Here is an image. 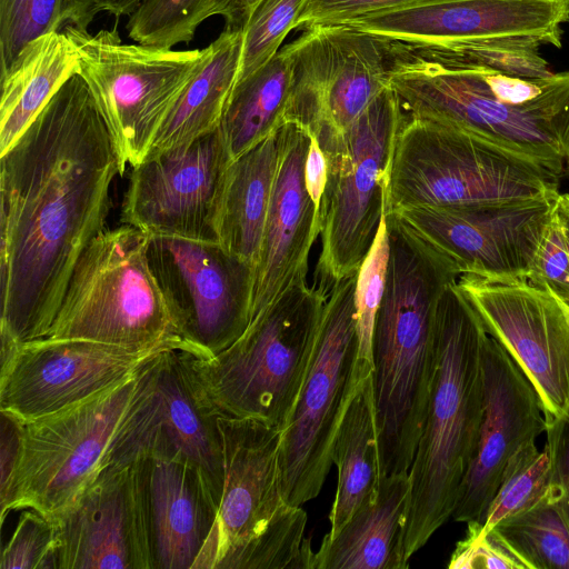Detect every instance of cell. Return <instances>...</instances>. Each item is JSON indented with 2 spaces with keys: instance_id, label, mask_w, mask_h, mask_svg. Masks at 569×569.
<instances>
[{
  "instance_id": "cell-19",
  "label": "cell",
  "mask_w": 569,
  "mask_h": 569,
  "mask_svg": "<svg viewBox=\"0 0 569 569\" xmlns=\"http://www.w3.org/2000/svg\"><path fill=\"white\" fill-rule=\"evenodd\" d=\"M231 162L219 129L132 167L121 221L148 234L218 242L216 216Z\"/></svg>"
},
{
  "instance_id": "cell-46",
  "label": "cell",
  "mask_w": 569,
  "mask_h": 569,
  "mask_svg": "<svg viewBox=\"0 0 569 569\" xmlns=\"http://www.w3.org/2000/svg\"><path fill=\"white\" fill-rule=\"evenodd\" d=\"M143 0H98L100 11L116 17L130 16Z\"/></svg>"
},
{
  "instance_id": "cell-25",
  "label": "cell",
  "mask_w": 569,
  "mask_h": 569,
  "mask_svg": "<svg viewBox=\"0 0 569 569\" xmlns=\"http://www.w3.org/2000/svg\"><path fill=\"white\" fill-rule=\"evenodd\" d=\"M409 472L381 475L372 497L333 537H323L312 569H405L402 528L410 498Z\"/></svg>"
},
{
  "instance_id": "cell-39",
  "label": "cell",
  "mask_w": 569,
  "mask_h": 569,
  "mask_svg": "<svg viewBox=\"0 0 569 569\" xmlns=\"http://www.w3.org/2000/svg\"><path fill=\"white\" fill-rule=\"evenodd\" d=\"M1 569H56V530L50 518L22 509L11 538L2 549Z\"/></svg>"
},
{
  "instance_id": "cell-2",
  "label": "cell",
  "mask_w": 569,
  "mask_h": 569,
  "mask_svg": "<svg viewBox=\"0 0 569 569\" xmlns=\"http://www.w3.org/2000/svg\"><path fill=\"white\" fill-rule=\"evenodd\" d=\"M389 87L405 117L460 130L562 176L569 158V71L520 78L452 50L388 39Z\"/></svg>"
},
{
  "instance_id": "cell-31",
  "label": "cell",
  "mask_w": 569,
  "mask_h": 569,
  "mask_svg": "<svg viewBox=\"0 0 569 569\" xmlns=\"http://www.w3.org/2000/svg\"><path fill=\"white\" fill-rule=\"evenodd\" d=\"M98 0H0V73L32 41L73 28L88 30Z\"/></svg>"
},
{
  "instance_id": "cell-12",
  "label": "cell",
  "mask_w": 569,
  "mask_h": 569,
  "mask_svg": "<svg viewBox=\"0 0 569 569\" xmlns=\"http://www.w3.org/2000/svg\"><path fill=\"white\" fill-rule=\"evenodd\" d=\"M139 371L76 406L23 422L17 469L7 493L0 498L1 523L9 512L27 508L51 519L81 495L107 466Z\"/></svg>"
},
{
  "instance_id": "cell-44",
  "label": "cell",
  "mask_w": 569,
  "mask_h": 569,
  "mask_svg": "<svg viewBox=\"0 0 569 569\" xmlns=\"http://www.w3.org/2000/svg\"><path fill=\"white\" fill-rule=\"evenodd\" d=\"M308 136L310 141L305 162V184L315 206L320 210L328 179V162L316 136Z\"/></svg>"
},
{
  "instance_id": "cell-17",
  "label": "cell",
  "mask_w": 569,
  "mask_h": 569,
  "mask_svg": "<svg viewBox=\"0 0 569 569\" xmlns=\"http://www.w3.org/2000/svg\"><path fill=\"white\" fill-rule=\"evenodd\" d=\"M559 193L499 203L412 207L391 213L449 257L461 274L526 280Z\"/></svg>"
},
{
  "instance_id": "cell-5",
  "label": "cell",
  "mask_w": 569,
  "mask_h": 569,
  "mask_svg": "<svg viewBox=\"0 0 569 569\" xmlns=\"http://www.w3.org/2000/svg\"><path fill=\"white\" fill-rule=\"evenodd\" d=\"M222 488L212 569H312L307 513L282 493L281 430L218 415Z\"/></svg>"
},
{
  "instance_id": "cell-40",
  "label": "cell",
  "mask_w": 569,
  "mask_h": 569,
  "mask_svg": "<svg viewBox=\"0 0 569 569\" xmlns=\"http://www.w3.org/2000/svg\"><path fill=\"white\" fill-rule=\"evenodd\" d=\"M448 568L526 569L495 530L483 532L471 525H468L466 537L457 543Z\"/></svg>"
},
{
  "instance_id": "cell-6",
  "label": "cell",
  "mask_w": 569,
  "mask_h": 569,
  "mask_svg": "<svg viewBox=\"0 0 569 569\" xmlns=\"http://www.w3.org/2000/svg\"><path fill=\"white\" fill-rule=\"evenodd\" d=\"M328 291L295 286L250 319L243 333L192 367L216 415L284 429L303 382Z\"/></svg>"
},
{
  "instance_id": "cell-36",
  "label": "cell",
  "mask_w": 569,
  "mask_h": 569,
  "mask_svg": "<svg viewBox=\"0 0 569 569\" xmlns=\"http://www.w3.org/2000/svg\"><path fill=\"white\" fill-rule=\"evenodd\" d=\"M308 0H263L243 30L238 81L268 63L279 51ZM236 82V83H237Z\"/></svg>"
},
{
  "instance_id": "cell-9",
  "label": "cell",
  "mask_w": 569,
  "mask_h": 569,
  "mask_svg": "<svg viewBox=\"0 0 569 569\" xmlns=\"http://www.w3.org/2000/svg\"><path fill=\"white\" fill-rule=\"evenodd\" d=\"M403 120L393 90L385 89L341 136L319 141L328 162L320 207L318 287L329 291L358 272L386 216L396 138Z\"/></svg>"
},
{
  "instance_id": "cell-22",
  "label": "cell",
  "mask_w": 569,
  "mask_h": 569,
  "mask_svg": "<svg viewBox=\"0 0 569 569\" xmlns=\"http://www.w3.org/2000/svg\"><path fill=\"white\" fill-rule=\"evenodd\" d=\"M540 399L511 356L490 335L483 350V412L473 458L451 518L480 523L511 458L546 431Z\"/></svg>"
},
{
  "instance_id": "cell-47",
  "label": "cell",
  "mask_w": 569,
  "mask_h": 569,
  "mask_svg": "<svg viewBox=\"0 0 569 569\" xmlns=\"http://www.w3.org/2000/svg\"><path fill=\"white\" fill-rule=\"evenodd\" d=\"M566 169H568V170H569V158H568V161H567Z\"/></svg>"
},
{
  "instance_id": "cell-4",
  "label": "cell",
  "mask_w": 569,
  "mask_h": 569,
  "mask_svg": "<svg viewBox=\"0 0 569 569\" xmlns=\"http://www.w3.org/2000/svg\"><path fill=\"white\" fill-rule=\"evenodd\" d=\"M488 336L457 282L448 286L438 303L431 393L409 470L411 490L402 528L406 563L453 513L482 419Z\"/></svg>"
},
{
  "instance_id": "cell-13",
  "label": "cell",
  "mask_w": 569,
  "mask_h": 569,
  "mask_svg": "<svg viewBox=\"0 0 569 569\" xmlns=\"http://www.w3.org/2000/svg\"><path fill=\"white\" fill-rule=\"evenodd\" d=\"M217 416L193 371L192 353L164 348L139 371L107 465L147 455L180 458L202 472L219 503L223 471Z\"/></svg>"
},
{
  "instance_id": "cell-23",
  "label": "cell",
  "mask_w": 569,
  "mask_h": 569,
  "mask_svg": "<svg viewBox=\"0 0 569 569\" xmlns=\"http://www.w3.org/2000/svg\"><path fill=\"white\" fill-rule=\"evenodd\" d=\"M309 141L307 131L295 123L279 128V160L254 268L250 319L307 282L310 250L320 234V210L305 184Z\"/></svg>"
},
{
  "instance_id": "cell-42",
  "label": "cell",
  "mask_w": 569,
  "mask_h": 569,
  "mask_svg": "<svg viewBox=\"0 0 569 569\" xmlns=\"http://www.w3.org/2000/svg\"><path fill=\"white\" fill-rule=\"evenodd\" d=\"M547 442L551 463V499L569 523V409L547 423Z\"/></svg>"
},
{
  "instance_id": "cell-10",
  "label": "cell",
  "mask_w": 569,
  "mask_h": 569,
  "mask_svg": "<svg viewBox=\"0 0 569 569\" xmlns=\"http://www.w3.org/2000/svg\"><path fill=\"white\" fill-rule=\"evenodd\" d=\"M357 274L328 291L312 356L284 429L281 431L282 493L295 507L315 499L332 465L337 431L358 383Z\"/></svg>"
},
{
  "instance_id": "cell-7",
  "label": "cell",
  "mask_w": 569,
  "mask_h": 569,
  "mask_svg": "<svg viewBox=\"0 0 569 569\" xmlns=\"http://www.w3.org/2000/svg\"><path fill=\"white\" fill-rule=\"evenodd\" d=\"M561 177L467 132L403 116L386 214L412 207L528 200L559 193Z\"/></svg>"
},
{
  "instance_id": "cell-32",
  "label": "cell",
  "mask_w": 569,
  "mask_h": 569,
  "mask_svg": "<svg viewBox=\"0 0 569 569\" xmlns=\"http://www.w3.org/2000/svg\"><path fill=\"white\" fill-rule=\"evenodd\" d=\"M492 530L526 569H569V523L551 496Z\"/></svg>"
},
{
  "instance_id": "cell-16",
  "label": "cell",
  "mask_w": 569,
  "mask_h": 569,
  "mask_svg": "<svg viewBox=\"0 0 569 569\" xmlns=\"http://www.w3.org/2000/svg\"><path fill=\"white\" fill-rule=\"evenodd\" d=\"M459 289L535 388L546 422L569 409V307L527 280L461 274Z\"/></svg>"
},
{
  "instance_id": "cell-37",
  "label": "cell",
  "mask_w": 569,
  "mask_h": 569,
  "mask_svg": "<svg viewBox=\"0 0 569 569\" xmlns=\"http://www.w3.org/2000/svg\"><path fill=\"white\" fill-rule=\"evenodd\" d=\"M569 307V194L559 193L526 279Z\"/></svg>"
},
{
  "instance_id": "cell-34",
  "label": "cell",
  "mask_w": 569,
  "mask_h": 569,
  "mask_svg": "<svg viewBox=\"0 0 569 569\" xmlns=\"http://www.w3.org/2000/svg\"><path fill=\"white\" fill-rule=\"evenodd\" d=\"M211 3L212 0H143L129 16V38L164 48L188 43L211 17Z\"/></svg>"
},
{
  "instance_id": "cell-21",
  "label": "cell",
  "mask_w": 569,
  "mask_h": 569,
  "mask_svg": "<svg viewBox=\"0 0 569 569\" xmlns=\"http://www.w3.org/2000/svg\"><path fill=\"white\" fill-rule=\"evenodd\" d=\"M568 21L569 0H435L346 24L411 43L517 40L560 48Z\"/></svg>"
},
{
  "instance_id": "cell-28",
  "label": "cell",
  "mask_w": 569,
  "mask_h": 569,
  "mask_svg": "<svg viewBox=\"0 0 569 569\" xmlns=\"http://www.w3.org/2000/svg\"><path fill=\"white\" fill-rule=\"evenodd\" d=\"M77 72L74 44L64 32H53L30 42L9 69L0 73V154Z\"/></svg>"
},
{
  "instance_id": "cell-27",
  "label": "cell",
  "mask_w": 569,
  "mask_h": 569,
  "mask_svg": "<svg viewBox=\"0 0 569 569\" xmlns=\"http://www.w3.org/2000/svg\"><path fill=\"white\" fill-rule=\"evenodd\" d=\"M243 31L223 30L158 130L147 157L188 144L216 130L237 82ZM146 157V158H147Z\"/></svg>"
},
{
  "instance_id": "cell-29",
  "label": "cell",
  "mask_w": 569,
  "mask_h": 569,
  "mask_svg": "<svg viewBox=\"0 0 569 569\" xmlns=\"http://www.w3.org/2000/svg\"><path fill=\"white\" fill-rule=\"evenodd\" d=\"M332 463L338 470V485L329 512L328 537L337 535L372 497L382 475L372 375L356 388L336 435Z\"/></svg>"
},
{
  "instance_id": "cell-20",
  "label": "cell",
  "mask_w": 569,
  "mask_h": 569,
  "mask_svg": "<svg viewBox=\"0 0 569 569\" xmlns=\"http://www.w3.org/2000/svg\"><path fill=\"white\" fill-rule=\"evenodd\" d=\"M148 569H212L218 502L202 472L174 457L128 462Z\"/></svg>"
},
{
  "instance_id": "cell-18",
  "label": "cell",
  "mask_w": 569,
  "mask_h": 569,
  "mask_svg": "<svg viewBox=\"0 0 569 569\" xmlns=\"http://www.w3.org/2000/svg\"><path fill=\"white\" fill-rule=\"evenodd\" d=\"M162 349L47 337L21 342L1 363L0 411L23 422L59 412L132 378Z\"/></svg>"
},
{
  "instance_id": "cell-11",
  "label": "cell",
  "mask_w": 569,
  "mask_h": 569,
  "mask_svg": "<svg viewBox=\"0 0 569 569\" xmlns=\"http://www.w3.org/2000/svg\"><path fill=\"white\" fill-rule=\"evenodd\" d=\"M78 73L84 79L111 133L122 173L149 153L153 139L194 74L203 49L173 50L123 43L117 28L92 34L70 28Z\"/></svg>"
},
{
  "instance_id": "cell-43",
  "label": "cell",
  "mask_w": 569,
  "mask_h": 569,
  "mask_svg": "<svg viewBox=\"0 0 569 569\" xmlns=\"http://www.w3.org/2000/svg\"><path fill=\"white\" fill-rule=\"evenodd\" d=\"M0 498H2L11 482L20 457L23 421L14 416L0 411Z\"/></svg>"
},
{
  "instance_id": "cell-45",
  "label": "cell",
  "mask_w": 569,
  "mask_h": 569,
  "mask_svg": "<svg viewBox=\"0 0 569 569\" xmlns=\"http://www.w3.org/2000/svg\"><path fill=\"white\" fill-rule=\"evenodd\" d=\"M263 0H212L210 16L224 19V30L243 31Z\"/></svg>"
},
{
  "instance_id": "cell-15",
  "label": "cell",
  "mask_w": 569,
  "mask_h": 569,
  "mask_svg": "<svg viewBox=\"0 0 569 569\" xmlns=\"http://www.w3.org/2000/svg\"><path fill=\"white\" fill-rule=\"evenodd\" d=\"M284 48L292 70L284 123L318 141L345 133L389 87L386 38L347 24L317 26Z\"/></svg>"
},
{
  "instance_id": "cell-1",
  "label": "cell",
  "mask_w": 569,
  "mask_h": 569,
  "mask_svg": "<svg viewBox=\"0 0 569 569\" xmlns=\"http://www.w3.org/2000/svg\"><path fill=\"white\" fill-rule=\"evenodd\" d=\"M0 340L43 338L73 269L104 230L122 174L111 133L77 72L0 154Z\"/></svg>"
},
{
  "instance_id": "cell-41",
  "label": "cell",
  "mask_w": 569,
  "mask_h": 569,
  "mask_svg": "<svg viewBox=\"0 0 569 569\" xmlns=\"http://www.w3.org/2000/svg\"><path fill=\"white\" fill-rule=\"evenodd\" d=\"M435 0H308L295 29L346 24L361 17Z\"/></svg>"
},
{
  "instance_id": "cell-24",
  "label": "cell",
  "mask_w": 569,
  "mask_h": 569,
  "mask_svg": "<svg viewBox=\"0 0 569 569\" xmlns=\"http://www.w3.org/2000/svg\"><path fill=\"white\" fill-rule=\"evenodd\" d=\"M56 569H148L131 465H107L51 518Z\"/></svg>"
},
{
  "instance_id": "cell-30",
  "label": "cell",
  "mask_w": 569,
  "mask_h": 569,
  "mask_svg": "<svg viewBox=\"0 0 569 569\" xmlns=\"http://www.w3.org/2000/svg\"><path fill=\"white\" fill-rule=\"evenodd\" d=\"M291 76V59L283 47L268 63L234 84L218 126L231 161L284 123Z\"/></svg>"
},
{
  "instance_id": "cell-35",
  "label": "cell",
  "mask_w": 569,
  "mask_h": 569,
  "mask_svg": "<svg viewBox=\"0 0 569 569\" xmlns=\"http://www.w3.org/2000/svg\"><path fill=\"white\" fill-rule=\"evenodd\" d=\"M389 260V233L382 218L372 247L360 266L355 291L358 333L357 370L361 379L373 373L372 335L383 296Z\"/></svg>"
},
{
  "instance_id": "cell-26",
  "label": "cell",
  "mask_w": 569,
  "mask_h": 569,
  "mask_svg": "<svg viewBox=\"0 0 569 569\" xmlns=\"http://www.w3.org/2000/svg\"><path fill=\"white\" fill-rule=\"evenodd\" d=\"M279 160V129L232 160L220 190L216 230L229 253L257 266Z\"/></svg>"
},
{
  "instance_id": "cell-14",
  "label": "cell",
  "mask_w": 569,
  "mask_h": 569,
  "mask_svg": "<svg viewBox=\"0 0 569 569\" xmlns=\"http://www.w3.org/2000/svg\"><path fill=\"white\" fill-rule=\"evenodd\" d=\"M147 258L186 349L212 358L250 322L254 266L218 242L149 234Z\"/></svg>"
},
{
  "instance_id": "cell-33",
  "label": "cell",
  "mask_w": 569,
  "mask_h": 569,
  "mask_svg": "<svg viewBox=\"0 0 569 569\" xmlns=\"http://www.w3.org/2000/svg\"><path fill=\"white\" fill-rule=\"evenodd\" d=\"M551 493V463L547 447L539 450L529 443L508 462L500 485L480 523L471 525L486 532L501 521L538 505Z\"/></svg>"
},
{
  "instance_id": "cell-38",
  "label": "cell",
  "mask_w": 569,
  "mask_h": 569,
  "mask_svg": "<svg viewBox=\"0 0 569 569\" xmlns=\"http://www.w3.org/2000/svg\"><path fill=\"white\" fill-rule=\"evenodd\" d=\"M438 46L452 50L470 64L508 76L537 79L553 73L539 52L540 46L533 42L493 40Z\"/></svg>"
},
{
  "instance_id": "cell-3",
  "label": "cell",
  "mask_w": 569,
  "mask_h": 569,
  "mask_svg": "<svg viewBox=\"0 0 569 569\" xmlns=\"http://www.w3.org/2000/svg\"><path fill=\"white\" fill-rule=\"evenodd\" d=\"M460 272L419 237L389 239L386 283L373 335V387L382 475L409 472L436 367L439 300Z\"/></svg>"
},
{
  "instance_id": "cell-8",
  "label": "cell",
  "mask_w": 569,
  "mask_h": 569,
  "mask_svg": "<svg viewBox=\"0 0 569 569\" xmlns=\"http://www.w3.org/2000/svg\"><path fill=\"white\" fill-rule=\"evenodd\" d=\"M148 240L128 224L98 234L79 258L44 337L186 349L150 270Z\"/></svg>"
}]
</instances>
